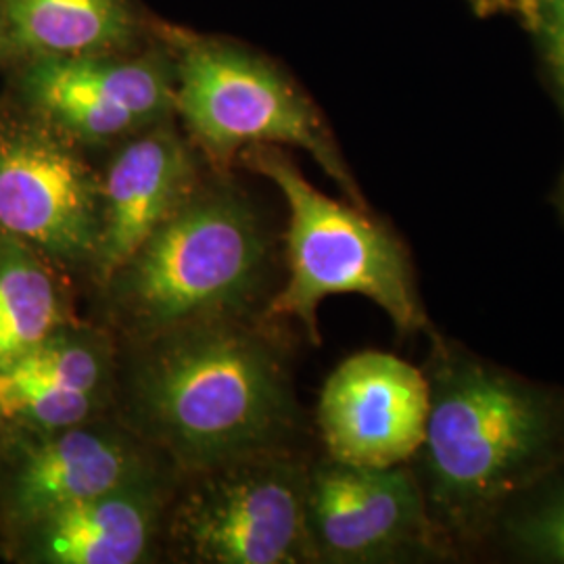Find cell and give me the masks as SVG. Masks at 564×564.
I'll use <instances>...</instances> for the list:
<instances>
[{
	"label": "cell",
	"mask_w": 564,
	"mask_h": 564,
	"mask_svg": "<svg viewBox=\"0 0 564 564\" xmlns=\"http://www.w3.org/2000/svg\"><path fill=\"white\" fill-rule=\"evenodd\" d=\"M65 276L25 242L0 237V368L74 323Z\"/></svg>",
	"instance_id": "obj_15"
},
{
	"label": "cell",
	"mask_w": 564,
	"mask_h": 564,
	"mask_svg": "<svg viewBox=\"0 0 564 564\" xmlns=\"http://www.w3.org/2000/svg\"><path fill=\"white\" fill-rule=\"evenodd\" d=\"M170 464L107 412L57 431L0 426V524L7 535Z\"/></svg>",
	"instance_id": "obj_10"
},
{
	"label": "cell",
	"mask_w": 564,
	"mask_h": 564,
	"mask_svg": "<svg viewBox=\"0 0 564 564\" xmlns=\"http://www.w3.org/2000/svg\"><path fill=\"white\" fill-rule=\"evenodd\" d=\"M9 53L21 59L134 51L132 0H0Z\"/></svg>",
	"instance_id": "obj_14"
},
{
	"label": "cell",
	"mask_w": 564,
	"mask_h": 564,
	"mask_svg": "<svg viewBox=\"0 0 564 564\" xmlns=\"http://www.w3.org/2000/svg\"><path fill=\"white\" fill-rule=\"evenodd\" d=\"M272 245L256 207L230 182H203L99 286L118 343L186 324L253 316Z\"/></svg>",
	"instance_id": "obj_3"
},
{
	"label": "cell",
	"mask_w": 564,
	"mask_h": 564,
	"mask_svg": "<svg viewBox=\"0 0 564 564\" xmlns=\"http://www.w3.org/2000/svg\"><path fill=\"white\" fill-rule=\"evenodd\" d=\"M556 205H558L564 220V174L563 178H561V184H558V191H556Z\"/></svg>",
	"instance_id": "obj_19"
},
{
	"label": "cell",
	"mask_w": 564,
	"mask_h": 564,
	"mask_svg": "<svg viewBox=\"0 0 564 564\" xmlns=\"http://www.w3.org/2000/svg\"><path fill=\"white\" fill-rule=\"evenodd\" d=\"M113 410V395L61 384L21 381L0 372V426L57 431Z\"/></svg>",
	"instance_id": "obj_17"
},
{
	"label": "cell",
	"mask_w": 564,
	"mask_h": 564,
	"mask_svg": "<svg viewBox=\"0 0 564 564\" xmlns=\"http://www.w3.org/2000/svg\"><path fill=\"white\" fill-rule=\"evenodd\" d=\"M485 552L521 563L564 564V463L506 508Z\"/></svg>",
	"instance_id": "obj_16"
},
{
	"label": "cell",
	"mask_w": 564,
	"mask_h": 564,
	"mask_svg": "<svg viewBox=\"0 0 564 564\" xmlns=\"http://www.w3.org/2000/svg\"><path fill=\"white\" fill-rule=\"evenodd\" d=\"M0 237L25 242L63 274L93 276L101 172L78 142L25 109L0 116Z\"/></svg>",
	"instance_id": "obj_7"
},
{
	"label": "cell",
	"mask_w": 564,
	"mask_h": 564,
	"mask_svg": "<svg viewBox=\"0 0 564 564\" xmlns=\"http://www.w3.org/2000/svg\"><path fill=\"white\" fill-rule=\"evenodd\" d=\"M18 93L25 111L82 149L118 147L176 118L170 51L23 59Z\"/></svg>",
	"instance_id": "obj_9"
},
{
	"label": "cell",
	"mask_w": 564,
	"mask_h": 564,
	"mask_svg": "<svg viewBox=\"0 0 564 564\" xmlns=\"http://www.w3.org/2000/svg\"><path fill=\"white\" fill-rule=\"evenodd\" d=\"M193 142L172 120L120 142L101 172V239L90 281L99 289L197 186Z\"/></svg>",
	"instance_id": "obj_13"
},
{
	"label": "cell",
	"mask_w": 564,
	"mask_h": 564,
	"mask_svg": "<svg viewBox=\"0 0 564 564\" xmlns=\"http://www.w3.org/2000/svg\"><path fill=\"white\" fill-rule=\"evenodd\" d=\"M310 463L263 452L178 477L162 544L193 564L316 563L305 521Z\"/></svg>",
	"instance_id": "obj_6"
},
{
	"label": "cell",
	"mask_w": 564,
	"mask_h": 564,
	"mask_svg": "<svg viewBox=\"0 0 564 564\" xmlns=\"http://www.w3.org/2000/svg\"><path fill=\"white\" fill-rule=\"evenodd\" d=\"M429 341L431 405L410 466L433 523L463 561L485 552L506 508L564 463V389L437 333Z\"/></svg>",
	"instance_id": "obj_2"
},
{
	"label": "cell",
	"mask_w": 564,
	"mask_h": 564,
	"mask_svg": "<svg viewBox=\"0 0 564 564\" xmlns=\"http://www.w3.org/2000/svg\"><path fill=\"white\" fill-rule=\"evenodd\" d=\"M172 466L67 506L9 538L28 564H141L158 556L163 519L178 484Z\"/></svg>",
	"instance_id": "obj_12"
},
{
	"label": "cell",
	"mask_w": 564,
	"mask_h": 564,
	"mask_svg": "<svg viewBox=\"0 0 564 564\" xmlns=\"http://www.w3.org/2000/svg\"><path fill=\"white\" fill-rule=\"evenodd\" d=\"M431 389L424 368L366 349L326 379L316 426L326 456L358 466L410 464L424 442Z\"/></svg>",
	"instance_id": "obj_11"
},
{
	"label": "cell",
	"mask_w": 564,
	"mask_h": 564,
	"mask_svg": "<svg viewBox=\"0 0 564 564\" xmlns=\"http://www.w3.org/2000/svg\"><path fill=\"white\" fill-rule=\"evenodd\" d=\"M4 51H9V46H7V36H4V25H2V18H0V53H4Z\"/></svg>",
	"instance_id": "obj_20"
},
{
	"label": "cell",
	"mask_w": 564,
	"mask_h": 564,
	"mask_svg": "<svg viewBox=\"0 0 564 564\" xmlns=\"http://www.w3.org/2000/svg\"><path fill=\"white\" fill-rule=\"evenodd\" d=\"M247 165L281 191L286 220V279L265 303L263 321L302 324L321 345L318 307L333 295H360L377 303L402 337L435 335L419 291L405 242L368 214L337 202L305 181L282 147L256 144L241 153Z\"/></svg>",
	"instance_id": "obj_4"
},
{
	"label": "cell",
	"mask_w": 564,
	"mask_h": 564,
	"mask_svg": "<svg viewBox=\"0 0 564 564\" xmlns=\"http://www.w3.org/2000/svg\"><path fill=\"white\" fill-rule=\"evenodd\" d=\"M276 339L241 316L120 343L113 412L178 475L295 449L302 408Z\"/></svg>",
	"instance_id": "obj_1"
},
{
	"label": "cell",
	"mask_w": 564,
	"mask_h": 564,
	"mask_svg": "<svg viewBox=\"0 0 564 564\" xmlns=\"http://www.w3.org/2000/svg\"><path fill=\"white\" fill-rule=\"evenodd\" d=\"M305 521L316 563L458 561L433 523L410 464H310Z\"/></svg>",
	"instance_id": "obj_8"
},
{
	"label": "cell",
	"mask_w": 564,
	"mask_h": 564,
	"mask_svg": "<svg viewBox=\"0 0 564 564\" xmlns=\"http://www.w3.org/2000/svg\"><path fill=\"white\" fill-rule=\"evenodd\" d=\"M535 36L552 88L564 109V0H514Z\"/></svg>",
	"instance_id": "obj_18"
},
{
	"label": "cell",
	"mask_w": 564,
	"mask_h": 564,
	"mask_svg": "<svg viewBox=\"0 0 564 564\" xmlns=\"http://www.w3.org/2000/svg\"><path fill=\"white\" fill-rule=\"evenodd\" d=\"M174 113L186 139L220 170L256 144L293 147L314 158L347 202L366 207L326 121L276 65L230 42L174 36Z\"/></svg>",
	"instance_id": "obj_5"
}]
</instances>
